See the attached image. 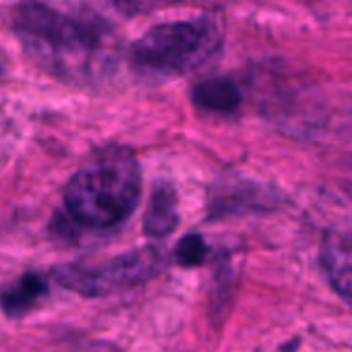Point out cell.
I'll return each instance as SVG.
<instances>
[{"label": "cell", "mask_w": 352, "mask_h": 352, "mask_svg": "<svg viewBox=\"0 0 352 352\" xmlns=\"http://www.w3.org/2000/svg\"><path fill=\"white\" fill-rule=\"evenodd\" d=\"M13 30L30 56L65 81H89L110 63V30L102 21L44 0H21L13 9Z\"/></svg>", "instance_id": "1"}, {"label": "cell", "mask_w": 352, "mask_h": 352, "mask_svg": "<svg viewBox=\"0 0 352 352\" xmlns=\"http://www.w3.org/2000/svg\"><path fill=\"white\" fill-rule=\"evenodd\" d=\"M141 168L129 147H104L89 155L65 189L69 216L104 230L124 222L139 204Z\"/></svg>", "instance_id": "2"}, {"label": "cell", "mask_w": 352, "mask_h": 352, "mask_svg": "<svg viewBox=\"0 0 352 352\" xmlns=\"http://www.w3.org/2000/svg\"><path fill=\"white\" fill-rule=\"evenodd\" d=\"M222 40L224 23L218 15L162 23L131 46L129 60L141 75L176 77L208 63L222 46Z\"/></svg>", "instance_id": "3"}, {"label": "cell", "mask_w": 352, "mask_h": 352, "mask_svg": "<svg viewBox=\"0 0 352 352\" xmlns=\"http://www.w3.org/2000/svg\"><path fill=\"white\" fill-rule=\"evenodd\" d=\"M164 255L155 247L137 249L102 263H67L52 270V278L81 296H106L139 286L164 267Z\"/></svg>", "instance_id": "4"}, {"label": "cell", "mask_w": 352, "mask_h": 352, "mask_svg": "<svg viewBox=\"0 0 352 352\" xmlns=\"http://www.w3.org/2000/svg\"><path fill=\"white\" fill-rule=\"evenodd\" d=\"M321 261L333 290L352 307V228H340L325 234Z\"/></svg>", "instance_id": "5"}, {"label": "cell", "mask_w": 352, "mask_h": 352, "mask_svg": "<svg viewBox=\"0 0 352 352\" xmlns=\"http://www.w3.org/2000/svg\"><path fill=\"white\" fill-rule=\"evenodd\" d=\"M50 292V284L40 274H23L0 290V309L11 319H19L34 311Z\"/></svg>", "instance_id": "6"}, {"label": "cell", "mask_w": 352, "mask_h": 352, "mask_svg": "<svg viewBox=\"0 0 352 352\" xmlns=\"http://www.w3.org/2000/svg\"><path fill=\"white\" fill-rule=\"evenodd\" d=\"M179 224V197L172 185L157 183L151 191L149 206L143 216V232L151 239H164Z\"/></svg>", "instance_id": "7"}, {"label": "cell", "mask_w": 352, "mask_h": 352, "mask_svg": "<svg viewBox=\"0 0 352 352\" xmlns=\"http://www.w3.org/2000/svg\"><path fill=\"white\" fill-rule=\"evenodd\" d=\"M193 102L206 112L232 114L241 108L243 94L232 79L216 77V79H208L199 83L193 89Z\"/></svg>", "instance_id": "8"}, {"label": "cell", "mask_w": 352, "mask_h": 352, "mask_svg": "<svg viewBox=\"0 0 352 352\" xmlns=\"http://www.w3.org/2000/svg\"><path fill=\"white\" fill-rule=\"evenodd\" d=\"M208 245L199 234H189L185 236L174 249V259L183 267H197L206 261L208 257Z\"/></svg>", "instance_id": "9"}, {"label": "cell", "mask_w": 352, "mask_h": 352, "mask_svg": "<svg viewBox=\"0 0 352 352\" xmlns=\"http://www.w3.org/2000/svg\"><path fill=\"white\" fill-rule=\"evenodd\" d=\"M112 3L124 15H143V13L157 11L168 5H174V3H179V0H112Z\"/></svg>", "instance_id": "10"}]
</instances>
